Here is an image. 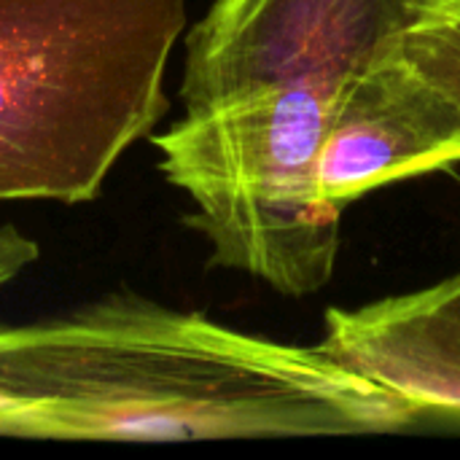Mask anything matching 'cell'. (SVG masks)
<instances>
[{
    "label": "cell",
    "instance_id": "1",
    "mask_svg": "<svg viewBox=\"0 0 460 460\" xmlns=\"http://www.w3.org/2000/svg\"><path fill=\"white\" fill-rule=\"evenodd\" d=\"M426 0H213L186 30L183 119L154 132L159 172L194 210L208 264L283 296L329 286L342 213L318 202L321 148L345 86Z\"/></svg>",
    "mask_w": 460,
    "mask_h": 460
},
{
    "label": "cell",
    "instance_id": "2",
    "mask_svg": "<svg viewBox=\"0 0 460 460\" xmlns=\"http://www.w3.org/2000/svg\"><path fill=\"white\" fill-rule=\"evenodd\" d=\"M423 418L321 345H291L132 288L0 326V437L199 442L391 434Z\"/></svg>",
    "mask_w": 460,
    "mask_h": 460
},
{
    "label": "cell",
    "instance_id": "3",
    "mask_svg": "<svg viewBox=\"0 0 460 460\" xmlns=\"http://www.w3.org/2000/svg\"><path fill=\"white\" fill-rule=\"evenodd\" d=\"M186 0H0V202L81 205L170 111Z\"/></svg>",
    "mask_w": 460,
    "mask_h": 460
},
{
    "label": "cell",
    "instance_id": "4",
    "mask_svg": "<svg viewBox=\"0 0 460 460\" xmlns=\"http://www.w3.org/2000/svg\"><path fill=\"white\" fill-rule=\"evenodd\" d=\"M460 164V105L404 35L340 94L318 162V202L342 213L369 191Z\"/></svg>",
    "mask_w": 460,
    "mask_h": 460
},
{
    "label": "cell",
    "instance_id": "5",
    "mask_svg": "<svg viewBox=\"0 0 460 460\" xmlns=\"http://www.w3.org/2000/svg\"><path fill=\"white\" fill-rule=\"evenodd\" d=\"M318 345L423 415L460 418V272L361 307H332Z\"/></svg>",
    "mask_w": 460,
    "mask_h": 460
},
{
    "label": "cell",
    "instance_id": "6",
    "mask_svg": "<svg viewBox=\"0 0 460 460\" xmlns=\"http://www.w3.org/2000/svg\"><path fill=\"white\" fill-rule=\"evenodd\" d=\"M40 256V245L19 232L13 224L0 226V288L19 278L30 264H35Z\"/></svg>",
    "mask_w": 460,
    "mask_h": 460
}]
</instances>
